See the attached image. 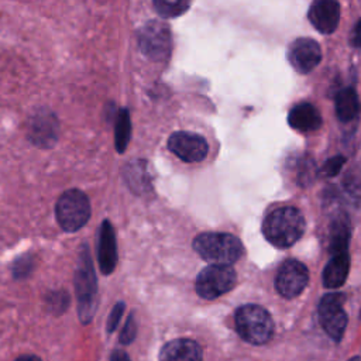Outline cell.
<instances>
[{"label": "cell", "mask_w": 361, "mask_h": 361, "mask_svg": "<svg viewBox=\"0 0 361 361\" xmlns=\"http://www.w3.org/2000/svg\"><path fill=\"white\" fill-rule=\"evenodd\" d=\"M97 262L102 274L109 275L117 265V244L111 223L103 220L97 237Z\"/></svg>", "instance_id": "cell-12"}, {"label": "cell", "mask_w": 361, "mask_h": 361, "mask_svg": "<svg viewBox=\"0 0 361 361\" xmlns=\"http://www.w3.org/2000/svg\"><path fill=\"white\" fill-rule=\"evenodd\" d=\"M336 113L341 121H351L358 113V97L353 87L341 89L336 96Z\"/></svg>", "instance_id": "cell-19"}, {"label": "cell", "mask_w": 361, "mask_h": 361, "mask_svg": "<svg viewBox=\"0 0 361 361\" xmlns=\"http://www.w3.org/2000/svg\"><path fill=\"white\" fill-rule=\"evenodd\" d=\"M305 231V219L302 213L292 206L279 207L271 212L264 223L262 233L265 238L281 248L295 244Z\"/></svg>", "instance_id": "cell-1"}, {"label": "cell", "mask_w": 361, "mask_h": 361, "mask_svg": "<svg viewBox=\"0 0 361 361\" xmlns=\"http://www.w3.org/2000/svg\"><path fill=\"white\" fill-rule=\"evenodd\" d=\"M343 293H327L319 303V319L324 331L334 340L340 341L347 326V314L343 307Z\"/></svg>", "instance_id": "cell-7"}, {"label": "cell", "mask_w": 361, "mask_h": 361, "mask_svg": "<svg viewBox=\"0 0 361 361\" xmlns=\"http://www.w3.org/2000/svg\"><path fill=\"white\" fill-rule=\"evenodd\" d=\"M135 333H137V324H135V320H134V316H128L123 330H121V334H120V343L121 344H130L134 337H135Z\"/></svg>", "instance_id": "cell-25"}, {"label": "cell", "mask_w": 361, "mask_h": 361, "mask_svg": "<svg viewBox=\"0 0 361 361\" xmlns=\"http://www.w3.org/2000/svg\"><path fill=\"white\" fill-rule=\"evenodd\" d=\"M195 251L212 265H230L244 252L241 241L230 233L207 231L195 237Z\"/></svg>", "instance_id": "cell-2"}, {"label": "cell", "mask_w": 361, "mask_h": 361, "mask_svg": "<svg viewBox=\"0 0 361 361\" xmlns=\"http://www.w3.org/2000/svg\"><path fill=\"white\" fill-rule=\"evenodd\" d=\"M202 347L195 340L175 338L161 348L158 361H202Z\"/></svg>", "instance_id": "cell-14"}, {"label": "cell", "mask_w": 361, "mask_h": 361, "mask_svg": "<svg viewBox=\"0 0 361 361\" xmlns=\"http://www.w3.org/2000/svg\"><path fill=\"white\" fill-rule=\"evenodd\" d=\"M345 164V158L343 155H336L324 162V165L320 168L322 176H334L340 172L343 165Z\"/></svg>", "instance_id": "cell-23"}, {"label": "cell", "mask_w": 361, "mask_h": 361, "mask_svg": "<svg viewBox=\"0 0 361 361\" xmlns=\"http://www.w3.org/2000/svg\"><path fill=\"white\" fill-rule=\"evenodd\" d=\"M237 275L230 265H209L196 278V292L200 298L212 300L234 288Z\"/></svg>", "instance_id": "cell-6"}, {"label": "cell", "mask_w": 361, "mask_h": 361, "mask_svg": "<svg viewBox=\"0 0 361 361\" xmlns=\"http://www.w3.org/2000/svg\"><path fill=\"white\" fill-rule=\"evenodd\" d=\"M110 361H131L126 351H114L110 357Z\"/></svg>", "instance_id": "cell-28"}, {"label": "cell", "mask_w": 361, "mask_h": 361, "mask_svg": "<svg viewBox=\"0 0 361 361\" xmlns=\"http://www.w3.org/2000/svg\"><path fill=\"white\" fill-rule=\"evenodd\" d=\"M190 3L183 0H155L154 7L159 16L165 18H173L183 14L189 8Z\"/></svg>", "instance_id": "cell-21"}, {"label": "cell", "mask_w": 361, "mask_h": 361, "mask_svg": "<svg viewBox=\"0 0 361 361\" xmlns=\"http://www.w3.org/2000/svg\"><path fill=\"white\" fill-rule=\"evenodd\" d=\"M75 292L78 299V312L82 323H89L96 312L97 282L94 268L87 245L80 250L76 272H75Z\"/></svg>", "instance_id": "cell-3"}, {"label": "cell", "mask_w": 361, "mask_h": 361, "mask_svg": "<svg viewBox=\"0 0 361 361\" xmlns=\"http://www.w3.org/2000/svg\"><path fill=\"white\" fill-rule=\"evenodd\" d=\"M55 216L62 230L73 233L80 230L90 219V202L79 189L63 192L55 206Z\"/></svg>", "instance_id": "cell-5"}, {"label": "cell", "mask_w": 361, "mask_h": 361, "mask_svg": "<svg viewBox=\"0 0 361 361\" xmlns=\"http://www.w3.org/2000/svg\"><path fill=\"white\" fill-rule=\"evenodd\" d=\"M30 137L38 145H51L58 137V121L49 111H39L30 120Z\"/></svg>", "instance_id": "cell-15"}, {"label": "cell", "mask_w": 361, "mask_h": 361, "mask_svg": "<svg viewBox=\"0 0 361 361\" xmlns=\"http://www.w3.org/2000/svg\"><path fill=\"white\" fill-rule=\"evenodd\" d=\"M350 241V221L344 213L337 214L329 231V251L333 255L347 252Z\"/></svg>", "instance_id": "cell-18"}, {"label": "cell", "mask_w": 361, "mask_h": 361, "mask_svg": "<svg viewBox=\"0 0 361 361\" xmlns=\"http://www.w3.org/2000/svg\"><path fill=\"white\" fill-rule=\"evenodd\" d=\"M131 137V120L127 109H121L116 117L114 144L117 152H124Z\"/></svg>", "instance_id": "cell-20"}, {"label": "cell", "mask_w": 361, "mask_h": 361, "mask_svg": "<svg viewBox=\"0 0 361 361\" xmlns=\"http://www.w3.org/2000/svg\"><path fill=\"white\" fill-rule=\"evenodd\" d=\"M14 361H41L37 355H21V357H18V358H16Z\"/></svg>", "instance_id": "cell-29"}, {"label": "cell", "mask_w": 361, "mask_h": 361, "mask_svg": "<svg viewBox=\"0 0 361 361\" xmlns=\"http://www.w3.org/2000/svg\"><path fill=\"white\" fill-rule=\"evenodd\" d=\"M168 148L185 162H200L209 152L207 141L190 131H176L168 138Z\"/></svg>", "instance_id": "cell-10"}, {"label": "cell", "mask_w": 361, "mask_h": 361, "mask_svg": "<svg viewBox=\"0 0 361 361\" xmlns=\"http://www.w3.org/2000/svg\"><path fill=\"white\" fill-rule=\"evenodd\" d=\"M353 47L361 48V20H358L351 31V38H350Z\"/></svg>", "instance_id": "cell-27"}, {"label": "cell", "mask_w": 361, "mask_h": 361, "mask_svg": "<svg viewBox=\"0 0 361 361\" xmlns=\"http://www.w3.org/2000/svg\"><path fill=\"white\" fill-rule=\"evenodd\" d=\"M123 312H124V303L123 302L116 303L113 310L110 312L109 319H107V324H106L107 333H113L116 330V327L118 326V322H120V319L123 316Z\"/></svg>", "instance_id": "cell-26"}, {"label": "cell", "mask_w": 361, "mask_h": 361, "mask_svg": "<svg viewBox=\"0 0 361 361\" xmlns=\"http://www.w3.org/2000/svg\"><path fill=\"white\" fill-rule=\"evenodd\" d=\"M288 59L299 73H309L319 65L322 49L312 38H298L289 45Z\"/></svg>", "instance_id": "cell-11"}, {"label": "cell", "mask_w": 361, "mask_h": 361, "mask_svg": "<svg viewBox=\"0 0 361 361\" xmlns=\"http://www.w3.org/2000/svg\"><path fill=\"white\" fill-rule=\"evenodd\" d=\"M32 264L34 259L30 254H25L24 257H20L14 261L13 264V274L16 278H24L30 274V271L32 269Z\"/></svg>", "instance_id": "cell-22"}, {"label": "cell", "mask_w": 361, "mask_h": 361, "mask_svg": "<svg viewBox=\"0 0 361 361\" xmlns=\"http://www.w3.org/2000/svg\"><path fill=\"white\" fill-rule=\"evenodd\" d=\"M307 281V268L298 259H286L276 274L275 288L281 296L292 299L305 289Z\"/></svg>", "instance_id": "cell-9"}, {"label": "cell", "mask_w": 361, "mask_h": 361, "mask_svg": "<svg viewBox=\"0 0 361 361\" xmlns=\"http://www.w3.org/2000/svg\"><path fill=\"white\" fill-rule=\"evenodd\" d=\"M350 361H361V358H360V357H354V358H351Z\"/></svg>", "instance_id": "cell-30"}, {"label": "cell", "mask_w": 361, "mask_h": 361, "mask_svg": "<svg viewBox=\"0 0 361 361\" xmlns=\"http://www.w3.org/2000/svg\"><path fill=\"white\" fill-rule=\"evenodd\" d=\"M235 329L243 340L259 345L271 340L274 322L264 307L244 305L235 312Z\"/></svg>", "instance_id": "cell-4"}, {"label": "cell", "mask_w": 361, "mask_h": 361, "mask_svg": "<svg viewBox=\"0 0 361 361\" xmlns=\"http://www.w3.org/2000/svg\"><path fill=\"white\" fill-rule=\"evenodd\" d=\"M350 257L348 252L333 255L323 271V285L329 289L340 288L348 275Z\"/></svg>", "instance_id": "cell-17"}, {"label": "cell", "mask_w": 361, "mask_h": 361, "mask_svg": "<svg viewBox=\"0 0 361 361\" xmlns=\"http://www.w3.org/2000/svg\"><path fill=\"white\" fill-rule=\"evenodd\" d=\"M140 49L151 59L161 61L171 51V32L166 24L148 21L138 34Z\"/></svg>", "instance_id": "cell-8"}, {"label": "cell", "mask_w": 361, "mask_h": 361, "mask_svg": "<svg viewBox=\"0 0 361 361\" xmlns=\"http://www.w3.org/2000/svg\"><path fill=\"white\" fill-rule=\"evenodd\" d=\"M69 298L66 292H52L48 298V305L52 312H63V309L68 306Z\"/></svg>", "instance_id": "cell-24"}, {"label": "cell", "mask_w": 361, "mask_h": 361, "mask_svg": "<svg viewBox=\"0 0 361 361\" xmlns=\"http://www.w3.org/2000/svg\"><path fill=\"white\" fill-rule=\"evenodd\" d=\"M309 20L317 31L331 34L337 28L340 20L338 3L334 0L314 1L309 8Z\"/></svg>", "instance_id": "cell-13"}, {"label": "cell", "mask_w": 361, "mask_h": 361, "mask_svg": "<svg viewBox=\"0 0 361 361\" xmlns=\"http://www.w3.org/2000/svg\"><path fill=\"white\" fill-rule=\"evenodd\" d=\"M288 121L292 128L300 133H310L320 127L322 116L319 110L310 103H299L290 109Z\"/></svg>", "instance_id": "cell-16"}]
</instances>
